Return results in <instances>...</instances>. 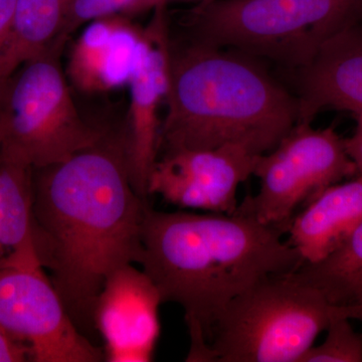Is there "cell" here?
I'll use <instances>...</instances> for the list:
<instances>
[{"label": "cell", "instance_id": "6da1fadb", "mask_svg": "<svg viewBox=\"0 0 362 362\" xmlns=\"http://www.w3.org/2000/svg\"><path fill=\"white\" fill-rule=\"evenodd\" d=\"M147 206L131 181L124 132L106 133L65 161L33 168L35 251L86 337L96 331L95 306L107 279L141 262Z\"/></svg>", "mask_w": 362, "mask_h": 362}, {"label": "cell", "instance_id": "7a4b0ae2", "mask_svg": "<svg viewBox=\"0 0 362 362\" xmlns=\"http://www.w3.org/2000/svg\"><path fill=\"white\" fill-rule=\"evenodd\" d=\"M284 230L252 214L158 211L147 206L139 265L163 303L180 305L190 338L187 361L209 362L214 326L226 306L263 279L304 264Z\"/></svg>", "mask_w": 362, "mask_h": 362}, {"label": "cell", "instance_id": "3957f363", "mask_svg": "<svg viewBox=\"0 0 362 362\" xmlns=\"http://www.w3.org/2000/svg\"><path fill=\"white\" fill-rule=\"evenodd\" d=\"M158 156L238 144L268 153L299 122L294 93L244 52L171 39Z\"/></svg>", "mask_w": 362, "mask_h": 362}, {"label": "cell", "instance_id": "277c9868", "mask_svg": "<svg viewBox=\"0 0 362 362\" xmlns=\"http://www.w3.org/2000/svg\"><path fill=\"white\" fill-rule=\"evenodd\" d=\"M362 20V0H202L183 18L185 39L226 47L286 70Z\"/></svg>", "mask_w": 362, "mask_h": 362}, {"label": "cell", "instance_id": "5b68a950", "mask_svg": "<svg viewBox=\"0 0 362 362\" xmlns=\"http://www.w3.org/2000/svg\"><path fill=\"white\" fill-rule=\"evenodd\" d=\"M362 321L292 273L263 279L226 306L214 328L209 362H300L337 318Z\"/></svg>", "mask_w": 362, "mask_h": 362}, {"label": "cell", "instance_id": "8992f818", "mask_svg": "<svg viewBox=\"0 0 362 362\" xmlns=\"http://www.w3.org/2000/svg\"><path fill=\"white\" fill-rule=\"evenodd\" d=\"M54 42L0 86L1 158L33 168L59 163L101 141L106 133L83 118Z\"/></svg>", "mask_w": 362, "mask_h": 362}, {"label": "cell", "instance_id": "52a82bcc", "mask_svg": "<svg viewBox=\"0 0 362 362\" xmlns=\"http://www.w3.org/2000/svg\"><path fill=\"white\" fill-rule=\"evenodd\" d=\"M254 175L259 180V192L245 197L238 209L286 233L299 207L357 175V169L334 128L298 123L275 148L259 157Z\"/></svg>", "mask_w": 362, "mask_h": 362}, {"label": "cell", "instance_id": "ba28073f", "mask_svg": "<svg viewBox=\"0 0 362 362\" xmlns=\"http://www.w3.org/2000/svg\"><path fill=\"white\" fill-rule=\"evenodd\" d=\"M0 328L35 362H99L105 354L66 311L39 258L0 267Z\"/></svg>", "mask_w": 362, "mask_h": 362}, {"label": "cell", "instance_id": "9c48e42d", "mask_svg": "<svg viewBox=\"0 0 362 362\" xmlns=\"http://www.w3.org/2000/svg\"><path fill=\"white\" fill-rule=\"evenodd\" d=\"M259 156L238 144L164 152L150 173L147 192L180 209L233 214L238 188L254 175Z\"/></svg>", "mask_w": 362, "mask_h": 362}, {"label": "cell", "instance_id": "30bf717a", "mask_svg": "<svg viewBox=\"0 0 362 362\" xmlns=\"http://www.w3.org/2000/svg\"><path fill=\"white\" fill-rule=\"evenodd\" d=\"M168 4L153 9L144 35L129 87V111L124 131L126 158L136 192L147 199V185L152 168L158 158L159 117L168 90L171 35Z\"/></svg>", "mask_w": 362, "mask_h": 362}, {"label": "cell", "instance_id": "8fae6325", "mask_svg": "<svg viewBox=\"0 0 362 362\" xmlns=\"http://www.w3.org/2000/svg\"><path fill=\"white\" fill-rule=\"evenodd\" d=\"M162 303L153 281L133 264L109 276L94 311L95 329L104 341L105 361H153L160 335Z\"/></svg>", "mask_w": 362, "mask_h": 362}, {"label": "cell", "instance_id": "7c38bea8", "mask_svg": "<svg viewBox=\"0 0 362 362\" xmlns=\"http://www.w3.org/2000/svg\"><path fill=\"white\" fill-rule=\"evenodd\" d=\"M299 122L326 110L362 112V20L326 40L308 65L292 71Z\"/></svg>", "mask_w": 362, "mask_h": 362}, {"label": "cell", "instance_id": "4fadbf2b", "mask_svg": "<svg viewBox=\"0 0 362 362\" xmlns=\"http://www.w3.org/2000/svg\"><path fill=\"white\" fill-rule=\"evenodd\" d=\"M143 35L144 28L127 16L92 21L71 45L66 66L69 80L89 94L125 87L134 71Z\"/></svg>", "mask_w": 362, "mask_h": 362}, {"label": "cell", "instance_id": "5bb4252c", "mask_svg": "<svg viewBox=\"0 0 362 362\" xmlns=\"http://www.w3.org/2000/svg\"><path fill=\"white\" fill-rule=\"evenodd\" d=\"M362 221V175L326 188L296 214L288 226L289 245L315 264L346 242Z\"/></svg>", "mask_w": 362, "mask_h": 362}, {"label": "cell", "instance_id": "9a60e30c", "mask_svg": "<svg viewBox=\"0 0 362 362\" xmlns=\"http://www.w3.org/2000/svg\"><path fill=\"white\" fill-rule=\"evenodd\" d=\"M33 170L23 162H0V267L39 258L33 233Z\"/></svg>", "mask_w": 362, "mask_h": 362}, {"label": "cell", "instance_id": "2e32d148", "mask_svg": "<svg viewBox=\"0 0 362 362\" xmlns=\"http://www.w3.org/2000/svg\"><path fill=\"white\" fill-rule=\"evenodd\" d=\"M70 0H18L0 49V86L28 59L56 42Z\"/></svg>", "mask_w": 362, "mask_h": 362}, {"label": "cell", "instance_id": "e0dca14e", "mask_svg": "<svg viewBox=\"0 0 362 362\" xmlns=\"http://www.w3.org/2000/svg\"><path fill=\"white\" fill-rule=\"evenodd\" d=\"M294 274L331 303L362 307V221L339 249L318 263L303 264Z\"/></svg>", "mask_w": 362, "mask_h": 362}, {"label": "cell", "instance_id": "ac0fdd59", "mask_svg": "<svg viewBox=\"0 0 362 362\" xmlns=\"http://www.w3.org/2000/svg\"><path fill=\"white\" fill-rule=\"evenodd\" d=\"M149 11L147 0H70L56 40L66 45L74 33L92 21L116 16L132 18Z\"/></svg>", "mask_w": 362, "mask_h": 362}, {"label": "cell", "instance_id": "d6986e66", "mask_svg": "<svg viewBox=\"0 0 362 362\" xmlns=\"http://www.w3.org/2000/svg\"><path fill=\"white\" fill-rule=\"evenodd\" d=\"M349 320L344 317L333 320L322 344L313 345L300 362H362V333L356 332Z\"/></svg>", "mask_w": 362, "mask_h": 362}, {"label": "cell", "instance_id": "ffe728a7", "mask_svg": "<svg viewBox=\"0 0 362 362\" xmlns=\"http://www.w3.org/2000/svg\"><path fill=\"white\" fill-rule=\"evenodd\" d=\"M28 358V350L0 328V362H21Z\"/></svg>", "mask_w": 362, "mask_h": 362}, {"label": "cell", "instance_id": "44dd1931", "mask_svg": "<svg viewBox=\"0 0 362 362\" xmlns=\"http://www.w3.org/2000/svg\"><path fill=\"white\" fill-rule=\"evenodd\" d=\"M356 116V131L351 137L345 139V148L350 159L356 164L357 175H362V112Z\"/></svg>", "mask_w": 362, "mask_h": 362}, {"label": "cell", "instance_id": "7402d4cb", "mask_svg": "<svg viewBox=\"0 0 362 362\" xmlns=\"http://www.w3.org/2000/svg\"><path fill=\"white\" fill-rule=\"evenodd\" d=\"M18 0H0V49L6 42L13 23Z\"/></svg>", "mask_w": 362, "mask_h": 362}, {"label": "cell", "instance_id": "603a6c76", "mask_svg": "<svg viewBox=\"0 0 362 362\" xmlns=\"http://www.w3.org/2000/svg\"><path fill=\"white\" fill-rule=\"evenodd\" d=\"M169 0H147V4L150 11H153L156 6H161V4H168Z\"/></svg>", "mask_w": 362, "mask_h": 362}, {"label": "cell", "instance_id": "cb8c5ba5", "mask_svg": "<svg viewBox=\"0 0 362 362\" xmlns=\"http://www.w3.org/2000/svg\"><path fill=\"white\" fill-rule=\"evenodd\" d=\"M1 152H2L1 139H0V162H1Z\"/></svg>", "mask_w": 362, "mask_h": 362}]
</instances>
